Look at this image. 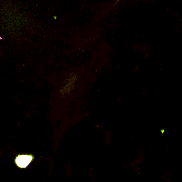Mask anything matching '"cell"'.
<instances>
[{
	"mask_svg": "<svg viewBox=\"0 0 182 182\" xmlns=\"http://www.w3.org/2000/svg\"><path fill=\"white\" fill-rule=\"evenodd\" d=\"M2 39V38H1V37H0V40Z\"/></svg>",
	"mask_w": 182,
	"mask_h": 182,
	"instance_id": "3957f363",
	"label": "cell"
},
{
	"mask_svg": "<svg viewBox=\"0 0 182 182\" xmlns=\"http://www.w3.org/2000/svg\"><path fill=\"white\" fill-rule=\"evenodd\" d=\"M161 132H162V134H163L164 133V129H162V130H161Z\"/></svg>",
	"mask_w": 182,
	"mask_h": 182,
	"instance_id": "7a4b0ae2",
	"label": "cell"
},
{
	"mask_svg": "<svg viewBox=\"0 0 182 182\" xmlns=\"http://www.w3.org/2000/svg\"><path fill=\"white\" fill-rule=\"evenodd\" d=\"M34 156L31 155H19L15 159L16 164L20 168H26L32 162Z\"/></svg>",
	"mask_w": 182,
	"mask_h": 182,
	"instance_id": "6da1fadb",
	"label": "cell"
}]
</instances>
